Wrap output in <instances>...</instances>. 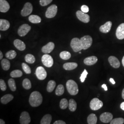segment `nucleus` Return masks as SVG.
<instances>
[{"mask_svg": "<svg viewBox=\"0 0 124 124\" xmlns=\"http://www.w3.org/2000/svg\"><path fill=\"white\" fill-rule=\"evenodd\" d=\"M43 98L41 94L37 91L33 92L31 93L29 98V102L31 106L36 107L42 103Z\"/></svg>", "mask_w": 124, "mask_h": 124, "instance_id": "f257e3e1", "label": "nucleus"}, {"mask_svg": "<svg viewBox=\"0 0 124 124\" xmlns=\"http://www.w3.org/2000/svg\"><path fill=\"white\" fill-rule=\"evenodd\" d=\"M66 88L68 93L71 95L75 96L79 92L78 85L73 80H70L67 81Z\"/></svg>", "mask_w": 124, "mask_h": 124, "instance_id": "f03ea898", "label": "nucleus"}, {"mask_svg": "<svg viewBox=\"0 0 124 124\" xmlns=\"http://www.w3.org/2000/svg\"><path fill=\"white\" fill-rule=\"evenodd\" d=\"M80 40L82 48L83 50L88 49L93 43V39L90 36H84L80 38Z\"/></svg>", "mask_w": 124, "mask_h": 124, "instance_id": "7ed1b4c3", "label": "nucleus"}, {"mask_svg": "<svg viewBox=\"0 0 124 124\" xmlns=\"http://www.w3.org/2000/svg\"><path fill=\"white\" fill-rule=\"evenodd\" d=\"M70 46L72 49L75 53L79 52L82 50L80 40L78 38H74L71 40Z\"/></svg>", "mask_w": 124, "mask_h": 124, "instance_id": "20e7f679", "label": "nucleus"}, {"mask_svg": "<svg viewBox=\"0 0 124 124\" xmlns=\"http://www.w3.org/2000/svg\"><path fill=\"white\" fill-rule=\"evenodd\" d=\"M103 106V102L98 98H94L90 103V107L93 110H98Z\"/></svg>", "mask_w": 124, "mask_h": 124, "instance_id": "39448f33", "label": "nucleus"}, {"mask_svg": "<svg viewBox=\"0 0 124 124\" xmlns=\"http://www.w3.org/2000/svg\"><path fill=\"white\" fill-rule=\"evenodd\" d=\"M58 11V7L56 5L50 6L46 12V17L48 18H53L56 15Z\"/></svg>", "mask_w": 124, "mask_h": 124, "instance_id": "423d86ee", "label": "nucleus"}, {"mask_svg": "<svg viewBox=\"0 0 124 124\" xmlns=\"http://www.w3.org/2000/svg\"><path fill=\"white\" fill-rule=\"evenodd\" d=\"M41 61L43 65L46 67L50 68L53 66V59L51 56L47 54L44 55L41 58Z\"/></svg>", "mask_w": 124, "mask_h": 124, "instance_id": "0eeeda50", "label": "nucleus"}, {"mask_svg": "<svg viewBox=\"0 0 124 124\" xmlns=\"http://www.w3.org/2000/svg\"><path fill=\"white\" fill-rule=\"evenodd\" d=\"M36 75L37 78L40 80L45 79L47 76V72L42 67H38L36 69Z\"/></svg>", "mask_w": 124, "mask_h": 124, "instance_id": "6e6552de", "label": "nucleus"}, {"mask_svg": "<svg viewBox=\"0 0 124 124\" xmlns=\"http://www.w3.org/2000/svg\"><path fill=\"white\" fill-rule=\"evenodd\" d=\"M31 26L28 24H23L19 27L18 31V34L20 36H24L31 31Z\"/></svg>", "mask_w": 124, "mask_h": 124, "instance_id": "1a4fd4ad", "label": "nucleus"}, {"mask_svg": "<svg viewBox=\"0 0 124 124\" xmlns=\"http://www.w3.org/2000/svg\"><path fill=\"white\" fill-rule=\"evenodd\" d=\"M76 15L78 19L80 21L85 23H88L90 21V18L89 15L83 12L82 11H77Z\"/></svg>", "mask_w": 124, "mask_h": 124, "instance_id": "9d476101", "label": "nucleus"}, {"mask_svg": "<svg viewBox=\"0 0 124 124\" xmlns=\"http://www.w3.org/2000/svg\"><path fill=\"white\" fill-rule=\"evenodd\" d=\"M33 11V6L31 3L27 2L24 5L21 14L23 17H26L30 15Z\"/></svg>", "mask_w": 124, "mask_h": 124, "instance_id": "9b49d317", "label": "nucleus"}, {"mask_svg": "<svg viewBox=\"0 0 124 124\" xmlns=\"http://www.w3.org/2000/svg\"><path fill=\"white\" fill-rule=\"evenodd\" d=\"M31 121V118L29 114L26 111L23 112L20 117V123L21 124H29Z\"/></svg>", "mask_w": 124, "mask_h": 124, "instance_id": "f8f14e48", "label": "nucleus"}, {"mask_svg": "<svg viewBox=\"0 0 124 124\" xmlns=\"http://www.w3.org/2000/svg\"><path fill=\"white\" fill-rule=\"evenodd\" d=\"M113 115L109 112H105L101 114L100 116V120L102 122L104 123H108L110 122L113 120Z\"/></svg>", "mask_w": 124, "mask_h": 124, "instance_id": "ddd939ff", "label": "nucleus"}, {"mask_svg": "<svg viewBox=\"0 0 124 124\" xmlns=\"http://www.w3.org/2000/svg\"><path fill=\"white\" fill-rule=\"evenodd\" d=\"M116 36L119 40L124 39V23H122L118 27L116 31Z\"/></svg>", "mask_w": 124, "mask_h": 124, "instance_id": "4468645a", "label": "nucleus"}, {"mask_svg": "<svg viewBox=\"0 0 124 124\" xmlns=\"http://www.w3.org/2000/svg\"><path fill=\"white\" fill-rule=\"evenodd\" d=\"M108 61L112 67L115 69H118L120 67V61L115 56H110L108 58Z\"/></svg>", "mask_w": 124, "mask_h": 124, "instance_id": "2eb2a0df", "label": "nucleus"}, {"mask_svg": "<svg viewBox=\"0 0 124 124\" xmlns=\"http://www.w3.org/2000/svg\"><path fill=\"white\" fill-rule=\"evenodd\" d=\"M54 47L55 45L54 43L53 42H50L42 47L41 51L43 53L48 54L51 53L53 51Z\"/></svg>", "mask_w": 124, "mask_h": 124, "instance_id": "dca6fc26", "label": "nucleus"}, {"mask_svg": "<svg viewBox=\"0 0 124 124\" xmlns=\"http://www.w3.org/2000/svg\"><path fill=\"white\" fill-rule=\"evenodd\" d=\"M112 25V23L111 21H108L105 24L100 26L99 30L100 32L103 33H108L110 31Z\"/></svg>", "mask_w": 124, "mask_h": 124, "instance_id": "f3484780", "label": "nucleus"}, {"mask_svg": "<svg viewBox=\"0 0 124 124\" xmlns=\"http://www.w3.org/2000/svg\"><path fill=\"white\" fill-rule=\"evenodd\" d=\"M98 58L96 56H90L85 58L84 60V62L85 65L91 66L98 62Z\"/></svg>", "mask_w": 124, "mask_h": 124, "instance_id": "a211bd4d", "label": "nucleus"}, {"mask_svg": "<svg viewBox=\"0 0 124 124\" xmlns=\"http://www.w3.org/2000/svg\"><path fill=\"white\" fill-rule=\"evenodd\" d=\"M10 9V5L6 0H0V11L2 13H6Z\"/></svg>", "mask_w": 124, "mask_h": 124, "instance_id": "6ab92c4d", "label": "nucleus"}, {"mask_svg": "<svg viewBox=\"0 0 124 124\" xmlns=\"http://www.w3.org/2000/svg\"><path fill=\"white\" fill-rule=\"evenodd\" d=\"M13 44L15 47L19 51H22L26 48V46L25 43L21 40L18 39L14 40Z\"/></svg>", "mask_w": 124, "mask_h": 124, "instance_id": "aec40b11", "label": "nucleus"}, {"mask_svg": "<svg viewBox=\"0 0 124 124\" xmlns=\"http://www.w3.org/2000/svg\"><path fill=\"white\" fill-rule=\"evenodd\" d=\"M10 26V23L8 20L3 19H0V30L1 31H6L8 30Z\"/></svg>", "mask_w": 124, "mask_h": 124, "instance_id": "412c9836", "label": "nucleus"}, {"mask_svg": "<svg viewBox=\"0 0 124 124\" xmlns=\"http://www.w3.org/2000/svg\"><path fill=\"white\" fill-rule=\"evenodd\" d=\"M78 66V64L76 62H66L63 65V68L66 70H72L76 69Z\"/></svg>", "mask_w": 124, "mask_h": 124, "instance_id": "4be33fe9", "label": "nucleus"}, {"mask_svg": "<svg viewBox=\"0 0 124 124\" xmlns=\"http://www.w3.org/2000/svg\"><path fill=\"white\" fill-rule=\"evenodd\" d=\"M13 95L10 94H6L4 96H3L0 99V102L3 104H6L8 103V102L11 101L13 100Z\"/></svg>", "mask_w": 124, "mask_h": 124, "instance_id": "5701e85b", "label": "nucleus"}, {"mask_svg": "<svg viewBox=\"0 0 124 124\" xmlns=\"http://www.w3.org/2000/svg\"><path fill=\"white\" fill-rule=\"evenodd\" d=\"M52 120V116L51 115L47 114L45 115L40 121L41 124H50Z\"/></svg>", "mask_w": 124, "mask_h": 124, "instance_id": "b1692460", "label": "nucleus"}, {"mask_svg": "<svg viewBox=\"0 0 124 124\" xmlns=\"http://www.w3.org/2000/svg\"><path fill=\"white\" fill-rule=\"evenodd\" d=\"M29 20L33 23H39L41 22V19L39 16L31 15L29 17Z\"/></svg>", "mask_w": 124, "mask_h": 124, "instance_id": "393cba45", "label": "nucleus"}, {"mask_svg": "<svg viewBox=\"0 0 124 124\" xmlns=\"http://www.w3.org/2000/svg\"><path fill=\"white\" fill-rule=\"evenodd\" d=\"M87 123L89 124H96L97 123V117L94 114H91L87 117Z\"/></svg>", "mask_w": 124, "mask_h": 124, "instance_id": "a878e982", "label": "nucleus"}, {"mask_svg": "<svg viewBox=\"0 0 124 124\" xmlns=\"http://www.w3.org/2000/svg\"><path fill=\"white\" fill-rule=\"evenodd\" d=\"M1 65L3 70L5 71L9 70L10 68V62L6 58L2 59L1 61Z\"/></svg>", "mask_w": 124, "mask_h": 124, "instance_id": "bb28decb", "label": "nucleus"}, {"mask_svg": "<svg viewBox=\"0 0 124 124\" xmlns=\"http://www.w3.org/2000/svg\"><path fill=\"white\" fill-rule=\"evenodd\" d=\"M56 85V83L55 81L51 80H50L47 85L46 90L48 93H52L55 88Z\"/></svg>", "mask_w": 124, "mask_h": 124, "instance_id": "cd10ccee", "label": "nucleus"}, {"mask_svg": "<svg viewBox=\"0 0 124 124\" xmlns=\"http://www.w3.org/2000/svg\"><path fill=\"white\" fill-rule=\"evenodd\" d=\"M69 109L72 112H74L76 110L77 103L75 100L73 99H71L70 100L69 103Z\"/></svg>", "mask_w": 124, "mask_h": 124, "instance_id": "c85d7f7f", "label": "nucleus"}, {"mask_svg": "<svg viewBox=\"0 0 124 124\" xmlns=\"http://www.w3.org/2000/svg\"><path fill=\"white\" fill-rule=\"evenodd\" d=\"M25 61L30 64H33L36 61L35 57L31 54H28L25 56Z\"/></svg>", "mask_w": 124, "mask_h": 124, "instance_id": "c756f323", "label": "nucleus"}, {"mask_svg": "<svg viewBox=\"0 0 124 124\" xmlns=\"http://www.w3.org/2000/svg\"><path fill=\"white\" fill-rule=\"evenodd\" d=\"M71 55L70 53L67 51H62L60 53V57L64 60L69 59L71 58Z\"/></svg>", "mask_w": 124, "mask_h": 124, "instance_id": "7c9ffc66", "label": "nucleus"}, {"mask_svg": "<svg viewBox=\"0 0 124 124\" xmlns=\"http://www.w3.org/2000/svg\"><path fill=\"white\" fill-rule=\"evenodd\" d=\"M64 92V88L62 85H59L57 86L55 91V94L56 95L60 96L62 95Z\"/></svg>", "mask_w": 124, "mask_h": 124, "instance_id": "2f4dec72", "label": "nucleus"}, {"mask_svg": "<svg viewBox=\"0 0 124 124\" xmlns=\"http://www.w3.org/2000/svg\"><path fill=\"white\" fill-rule=\"evenodd\" d=\"M23 75V72L21 70H16L12 71L10 73V76L12 78H18L20 77Z\"/></svg>", "mask_w": 124, "mask_h": 124, "instance_id": "473e14b6", "label": "nucleus"}, {"mask_svg": "<svg viewBox=\"0 0 124 124\" xmlns=\"http://www.w3.org/2000/svg\"><path fill=\"white\" fill-rule=\"evenodd\" d=\"M6 57L9 59H13L17 56V53L14 50H10L6 53Z\"/></svg>", "mask_w": 124, "mask_h": 124, "instance_id": "72a5a7b5", "label": "nucleus"}, {"mask_svg": "<svg viewBox=\"0 0 124 124\" xmlns=\"http://www.w3.org/2000/svg\"><path fill=\"white\" fill-rule=\"evenodd\" d=\"M23 86L26 90H29L31 88V83L30 80L27 78L23 80Z\"/></svg>", "mask_w": 124, "mask_h": 124, "instance_id": "f704fd0d", "label": "nucleus"}, {"mask_svg": "<svg viewBox=\"0 0 124 124\" xmlns=\"http://www.w3.org/2000/svg\"><path fill=\"white\" fill-rule=\"evenodd\" d=\"M8 84L9 87L12 91L14 92L16 90V85L15 81L13 79H10L8 81Z\"/></svg>", "mask_w": 124, "mask_h": 124, "instance_id": "c9c22d12", "label": "nucleus"}, {"mask_svg": "<svg viewBox=\"0 0 124 124\" xmlns=\"http://www.w3.org/2000/svg\"><path fill=\"white\" fill-rule=\"evenodd\" d=\"M69 106L68 100L66 98H62L60 102V108L62 109H65Z\"/></svg>", "mask_w": 124, "mask_h": 124, "instance_id": "e433bc0d", "label": "nucleus"}, {"mask_svg": "<svg viewBox=\"0 0 124 124\" xmlns=\"http://www.w3.org/2000/svg\"><path fill=\"white\" fill-rule=\"evenodd\" d=\"M124 123V119L122 118H117L112 120L110 124H123Z\"/></svg>", "mask_w": 124, "mask_h": 124, "instance_id": "4c0bfd02", "label": "nucleus"}, {"mask_svg": "<svg viewBox=\"0 0 124 124\" xmlns=\"http://www.w3.org/2000/svg\"><path fill=\"white\" fill-rule=\"evenodd\" d=\"M23 69L27 74H30L31 73V69L27 64L23 62L22 64Z\"/></svg>", "mask_w": 124, "mask_h": 124, "instance_id": "58836bf2", "label": "nucleus"}, {"mask_svg": "<svg viewBox=\"0 0 124 124\" xmlns=\"http://www.w3.org/2000/svg\"><path fill=\"white\" fill-rule=\"evenodd\" d=\"M87 75H88L87 71L85 69L82 72V73L81 75V76H80V80L82 83L84 82L85 80Z\"/></svg>", "mask_w": 124, "mask_h": 124, "instance_id": "ea45409f", "label": "nucleus"}, {"mask_svg": "<svg viewBox=\"0 0 124 124\" xmlns=\"http://www.w3.org/2000/svg\"><path fill=\"white\" fill-rule=\"evenodd\" d=\"M0 88L2 91H5L7 89V85L4 80L2 79L0 80Z\"/></svg>", "mask_w": 124, "mask_h": 124, "instance_id": "a19ab883", "label": "nucleus"}, {"mask_svg": "<svg viewBox=\"0 0 124 124\" xmlns=\"http://www.w3.org/2000/svg\"><path fill=\"white\" fill-rule=\"evenodd\" d=\"M53 0H40V4L41 6H46L52 2Z\"/></svg>", "mask_w": 124, "mask_h": 124, "instance_id": "79ce46f5", "label": "nucleus"}, {"mask_svg": "<svg viewBox=\"0 0 124 124\" xmlns=\"http://www.w3.org/2000/svg\"><path fill=\"white\" fill-rule=\"evenodd\" d=\"M81 10L85 13H87L89 11L88 7L86 5H83L81 7Z\"/></svg>", "mask_w": 124, "mask_h": 124, "instance_id": "37998d69", "label": "nucleus"}, {"mask_svg": "<svg viewBox=\"0 0 124 124\" xmlns=\"http://www.w3.org/2000/svg\"><path fill=\"white\" fill-rule=\"evenodd\" d=\"M53 124H66V123L61 120H58L57 121H56Z\"/></svg>", "mask_w": 124, "mask_h": 124, "instance_id": "c03bdc74", "label": "nucleus"}, {"mask_svg": "<svg viewBox=\"0 0 124 124\" xmlns=\"http://www.w3.org/2000/svg\"><path fill=\"white\" fill-rule=\"evenodd\" d=\"M102 88L104 89L105 91H107L108 90V87L106 85V84H103L102 85Z\"/></svg>", "mask_w": 124, "mask_h": 124, "instance_id": "a18cd8bd", "label": "nucleus"}, {"mask_svg": "<svg viewBox=\"0 0 124 124\" xmlns=\"http://www.w3.org/2000/svg\"><path fill=\"white\" fill-rule=\"evenodd\" d=\"M120 107L121 108V109L123 110H124V102H122L120 105Z\"/></svg>", "mask_w": 124, "mask_h": 124, "instance_id": "49530a36", "label": "nucleus"}, {"mask_svg": "<svg viewBox=\"0 0 124 124\" xmlns=\"http://www.w3.org/2000/svg\"><path fill=\"white\" fill-rule=\"evenodd\" d=\"M109 80H110V82H111V83L112 84H115V80H114V79H113V78H110Z\"/></svg>", "mask_w": 124, "mask_h": 124, "instance_id": "de8ad7c7", "label": "nucleus"}, {"mask_svg": "<svg viewBox=\"0 0 124 124\" xmlns=\"http://www.w3.org/2000/svg\"><path fill=\"white\" fill-rule=\"evenodd\" d=\"M2 58H3V54L1 52V51H0V59L2 60Z\"/></svg>", "mask_w": 124, "mask_h": 124, "instance_id": "09e8293b", "label": "nucleus"}, {"mask_svg": "<svg viewBox=\"0 0 124 124\" xmlns=\"http://www.w3.org/2000/svg\"><path fill=\"white\" fill-rule=\"evenodd\" d=\"M0 124H5V122L3 120H2V119H0Z\"/></svg>", "mask_w": 124, "mask_h": 124, "instance_id": "8fccbe9b", "label": "nucleus"}, {"mask_svg": "<svg viewBox=\"0 0 124 124\" xmlns=\"http://www.w3.org/2000/svg\"><path fill=\"white\" fill-rule=\"evenodd\" d=\"M122 98L124 99V88L122 90Z\"/></svg>", "mask_w": 124, "mask_h": 124, "instance_id": "3c124183", "label": "nucleus"}, {"mask_svg": "<svg viewBox=\"0 0 124 124\" xmlns=\"http://www.w3.org/2000/svg\"><path fill=\"white\" fill-rule=\"evenodd\" d=\"M122 65H123V66L124 67V57H123L122 60Z\"/></svg>", "mask_w": 124, "mask_h": 124, "instance_id": "603ef678", "label": "nucleus"}, {"mask_svg": "<svg viewBox=\"0 0 124 124\" xmlns=\"http://www.w3.org/2000/svg\"><path fill=\"white\" fill-rule=\"evenodd\" d=\"M79 53H80V54H81V52H79Z\"/></svg>", "mask_w": 124, "mask_h": 124, "instance_id": "864d4df0", "label": "nucleus"}]
</instances>
